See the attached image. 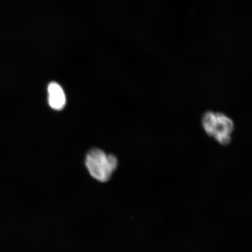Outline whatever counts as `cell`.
Returning a JSON list of instances; mask_svg holds the SVG:
<instances>
[{"mask_svg": "<svg viewBox=\"0 0 252 252\" xmlns=\"http://www.w3.org/2000/svg\"><path fill=\"white\" fill-rule=\"evenodd\" d=\"M201 125L206 133L220 145L226 146L231 143L235 125L224 113L210 110L205 112L201 118Z\"/></svg>", "mask_w": 252, "mask_h": 252, "instance_id": "cell-1", "label": "cell"}, {"mask_svg": "<svg viewBox=\"0 0 252 252\" xmlns=\"http://www.w3.org/2000/svg\"><path fill=\"white\" fill-rule=\"evenodd\" d=\"M49 103L53 109L61 110L65 105V95L63 88L56 83H51L48 86Z\"/></svg>", "mask_w": 252, "mask_h": 252, "instance_id": "cell-3", "label": "cell"}, {"mask_svg": "<svg viewBox=\"0 0 252 252\" xmlns=\"http://www.w3.org/2000/svg\"><path fill=\"white\" fill-rule=\"evenodd\" d=\"M117 158L107 155L99 149H93L88 153L86 165L93 178L100 182H108L117 169Z\"/></svg>", "mask_w": 252, "mask_h": 252, "instance_id": "cell-2", "label": "cell"}]
</instances>
